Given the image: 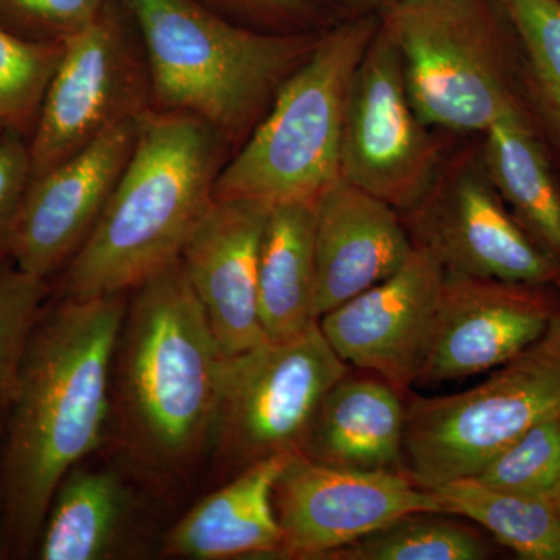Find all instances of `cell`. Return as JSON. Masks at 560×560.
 I'll use <instances>...</instances> for the list:
<instances>
[{
	"instance_id": "cell-1",
	"label": "cell",
	"mask_w": 560,
	"mask_h": 560,
	"mask_svg": "<svg viewBox=\"0 0 560 560\" xmlns=\"http://www.w3.org/2000/svg\"><path fill=\"white\" fill-rule=\"evenodd\" d=\"M128 293H50L22 359L2 433L0 559L35 558L51 497L109 442L110 364Z\"/></svg>"
},
{
	"instance_id": "cell-2",
	"label": "cell",
	"mask_w": 560,
	"mask_h": 560,
	"mask_svg": "<svg viewBox=\"0 0 560 560\" xmlns=\"http://www.w3.org/2000/svg\"><path fill=\"white\" fill-rule=\"evenodd\" d=\"M224 357L179 260L128 293L108 445L147 488L187 481L209 458Z\"/></svg>"
},
{
	"instance_id": "cell-3",
	"label": "cell",
	"mask_w": 560,
	"mask_h": 560,
	"mask_svg": "<svg viewBox=\"0 0 560 560\" xmlns=\"http://www.w3.org/2000/svg\"><path fill=\"white\" fill-rule=\"evenodd\" d=\"M221 140L189 114L149 108L108 205L79 253L54 280L70 300L130 293L179 260L213 201Z\"/></svg>"
},
{
	"instance_id": "cell-4",
	"label": "cell",
	"mask_w": 560,
	"mask_h": 560,
	"mask_svg": "<svg viewBox=\"0 0 560 560\" xmlns=\"http://www.w3.org/2000/svg\"><path fill=\"white\" fill-rule=\"evenodd\" d=\"M149 70L151 108L189 114L242 143L319 36L265 32L200 0H120Z\"/></svg>"
},
{
	"instance_id": "cell-5",
	"label": "cell",
	"mask_w": 560,
	"mask_h": 560,
	"mask_svg": "<svg viewBox=\"0 0 560 560\" xmlns=\"http://www.w3.org/2000/svg\"><path fill=\"white\" fill-rule=\"evenodd\" d=\"M381 25L363 14L319 36L283 81L241 150L221 168L215 200L275 208L312 202L340 178L342 128L353 73Z\"/></svg>"
},
{
	"instance_id": "cell-6",
	"label": "cell",
	"mask_w": 560,
	"mask_h": 560,
	"mask_svg": "<svg viewBox=\"0 0 560 560\" xmlns=\"http://www.w3.org/2000/svg\"><path fill=\"white\" fill-rule=\"evenodd\" d=\"M558 412L560 315L489 381L407 405L405 474L423 489L475 477L526 430Z\"/></svg>"
},
{
	"instance_id": "cell-7",
	"label": "cell",
	"mask_w": 560,
	"mask_h": 560,
	"mask_svg": "<svg viewBox=\"0 0 560 560\" xmlns=\"http://www.w3.org/2000/svg\"><path fill=\"white\" fill-rule=\"evenodd\" d=\"M378 18L427 127L486 132L517 106L485 0H393Z\"/></svg>"
},
{
	"instance_id": "cell-8",
	"label": "cell",
	"mask_w": 560,
	"mask_h": 560,
	"mask_svg": "<svg viewBox=\"0 0 560 560\" xmlns=\"http://www.w3.org/2000/svg\"><path fill=\"white\" fill-rule=\"evenodd\" d=\"M349 372L319 320L287 340L224 357L209 460L224 481L257 460L300 452L320 401Z\"/></svg>"
},
{
	"instance_id": "cell-9",
	"label": "cell",
	"mask_w": 560,
	"mask_h": 560,
	"mask_svg": "<svg viewBox=\"0 0 560 560\" xmlns=\"http://www.w3.org/2000/svg\"><path fill=\"white\" fill-rule=\"evenodd\" d=\"M149 108V70L138 32L124 3L108 0L86 28L62 43L28 140L32 178Z\"/></svg>"
},
{
	"instance_id": "cell-10",
	"label": "cell",
	"mask_w": 560,
	"mask_h": 560,
	"mask_svg": "<svg viewBox=\"0 0 560 560\" xmlns=\"http://www.w3.org/2000/svg\"><path fill=\"white\" fill-rule=\"evenodd\" d=\"M412 108L400 55L378 31L350 84L340 176L394 209L423 205L436 167V145Z\"/></svg>"
},
{
	"instance_id": "cell-11",
	"label": "cell",
	"mask_w": 560,
	"mask_h": 560,
	"mask_svg": "<svg viewBox=\"0 0 560 560\" xmlns=\"http://www.w3.org/2000/svg\"><path fill=\"white\" fill-rule=\"evenodd\" d=\"M272 501L282 533L276 559L327 560L404 515L445 514L440 495L405 471L345 469L300 452L280 471Z\"/></svg>"
},
{
	"instance_id": "cell-12",
	"label": "cell",
	"mask_w": 560,
	"mask_h": 560,
	"mask_svg": "<svg viewBox=\"0 0 560 560\" xmlns=\"http://www.w3.org/2000/svg\"><path fill=\"white\" fill-rule=\"evenodd\" d=\"M445 278L433 250L415 243L388 279L320 316V330L346 363L405 393L425 366Z\"/></svg>"
},
{
	"instance_id": "cell-13",
	"label": "cell",
	"mask_w": 560,
	"mask_h": 560,
	"mask_svg": "<svg viewBox=\"0 0 560 560\" xmlns=\"http://www.w3.org/2000/svg\"><path fill=\"white\" fill-rule=\"evenodd\" d=\"M138 119L114 125L79 153L32 178L10 259L51 282L79 253L108 205L132 147Z\"/></svg>"
},
{
	"instance_id": "cell-14",
	"label": "cell",
	"mask_w": 560,
	"mask_h": 560,
	"mask_svg": "<svg viewBox=\"0 0 560 560\" xmlns=\"http://www.w3.org/2000/svg\"><path fill=\"white\" fill-rule=\"evenodd\" d=\"M530 287L447 272L419 382L482 374L503 366L539 340L556 313Z\"/></svg>"
},
{
	"instance_id": "cell-15",
	"label": "cell",
	"mask_w": 560,
	"mask_h": 560,
	"mask_svg": "<svg viewBox=\"0 0 560 560\" xmlns=\"http://www.w3.org/2000/svg\"><path fill=\"white\" fill-rule=\"evenodd\" d=\"M270 209L259 202L213 198L179 256L226 357L267 341L257 307V271Z\"/></svg>"
},
{
	"instance_id": "cell-16",
	"label": "cell",
	"mask_w": 560,
	"mask_h": 560,
	"mask_svg": "<svg viewBox=\"0 0 560 560\" xmlns=\"http://www.w3.org/2000/svg\"><path fill=\"white\" fill-rule=\"evenodd\" d=\"M415 243L396 209L341 176L315 202V316L394 275Z\"/></svg>"
},
{
	"instance_id": "cell-17",
	"label": "cell",
	"mask_w": 560,
	"mask_h": 560,
	"mask_svg": "<svg viewBox=\"0 0 560 560\" xmlns=\"http://www.w3.org/2000/svg\"><path fill=\"white\" fill-rule=\"evenodd\" d=\"M418 237L448 275L534 287L556 278L550 257L526 237L477 175L460 176L420 215Z\"/></svg>"
},
{
	"instance_id": "cell-18",
	"label": "cell",
	"mask_w": 560,
	"mask_h": 560,
	"mask_svg": "<svg viewBox=\"0 0 560 560\" xmlns=\"http://www.w3.org/2000/svg\"><path fill=\"white\" fill-rule=\"evenodd\" d=\"M136 480L120 459L97 466L88 458L73 466L51 497L35 558L114 560L138 555L143 508Z\"/></svg>"
},
{
	"instance_id": "cell-19",
	"label": "cell",
	"mask_w": 560,
	"mask_h": 560,
	"mask_svg": "<svg viewBox=\"0 0 560 560\" xmlns=\"http://www.w3.org/2000/svg\"><path fill=\"white\" fill-rule=\"evenodd\" d=\"M293 453L250 464L198 501L162 536V555L194 560L278 558L282 533L272 492Z\"/></svg>"
},
{
	"instance_id": "cell-20",
	"label": "cell",
	"mask_w": 560,
	"mask_h": 560,
	"mask_svg": "<svg viewBox=\"0 0 560 560\" xmlns=\"http://www.w3.org/2000/svg\"><path fill=\"white\" fill-rule=\"evenodd\" d=\"M381 377H350L320 401L300 453L318 463L355 470L405 471L407 405Z\"/></svg>"
},
{
	"instance_id": "cell-21",
	"label": "cell",
	"mask_w": 560,
	"mask_h": 560,
	"mask_svg": "<svg viewBox=\"0 0 560 560\" xmlns=\"http://www.w3.org/2000/svg\"><path fill=\"white\" fill-rule=\"evenodd\" d=\"M315 205L270 209L257 271V307L267 340H287L315 323Z\"/></svg>"
},
{
	"instance_id": "cell-22",
	"label": "cell",
	"mask_w": 560,
	"mask_h": 560,
	"mask_svg": "<svg viewBox=\"0 0 560 560\" xmlns=\"http://www.w3.org/2000/svg\"><path fill=\"white\" fill-rule=\"evenodd\" d=\"M490 178L539 241L560 253V194L518 106L486 130Z\"/></svg>"
},
{
	"instance_id": "cell-23",
	"label": "cell",
	"mask_w": 560,
	"mask_h": 560,
	"mask_svg": "<svg viewBox=\"0 0 560 560\" xmlns=\"http://www.w3.org/2000/svg\"><path fill=\"white\" fill-rule=\"evenodd\" d=\"M445 514L477 523L526 560H560V510L552 501L489 488L475 478L433 489Z\"/></svg>"
},
{
	"instance_id": "cell-24",
	"label": "cell",
	"mask_w": 560,
	"mask_h": 560,
	"mask_svg": "<svg viewBox=\"0 0 560 560\" xmlns=\"http://www.w3.org/2000/svg\"><path fill=\"white\" fill-rule=\"evenodd\" d=\"M441 512L404 515L327 560H481L489 547L480 534Z\"/></svg>"
},
{
	"instance_id": "cell-25",
	"label": "cell",
	"mask_w": 560,
	"mask_h": 560,
	"mask_svg": "<svg viewBox=\"0 0 560 560\" xmlns=\"http://www.w3.org/2000/svg\"><path fill=\"white\" fill-rule=\"evenodd\" d=\"M62 43H36L0 25V130L31 140Z\"/></svg>"
},
{
	"instance_id": "cell-26",
	"label": "cell",
	"mask_w": 560,
	"mask_h": 560,
	"mask_svg": "<svg viewBox=\"0 0 560 560\" xmlns=\"http://www.w3.org/2000/svg\"><path fill=\"white\" fill-rule=\"evenodd\" d=\"M471 478L501 492L558 504L560 412L530 427Z\"/></svg>"
},
{
	"instance_id": "cell-27",
	"label": "cell",
	"mask_w": 560,
	"mask_h": 560,
	"mask_svg": "<svg viewBox=\"0 0 560 560\" xmlns=\"http://www.w3.org/2000/svg\"><path fill=\"white\" fill-rule=\"evenodd\" d=\"M51 282L0 261V434L3 433L20 377L22 359Z\"/></svg>"
},
{
	"instance_id": "cell-28",
	"label": "cell",
	"mask_w": 560,
	"mask_h": 560,
	"mask_svg": "<svg viewBox=\"0 0 560 560\" xmlns=\"http://www.w3.org/2000/svg\"><path fill=\"white\" fill-rule=\"evenodd\" d=\"M521 38L534 92L560 140V0H497Z\"/></svg>"
},
{
	"instance_id": "cell-29",
	"label": "cell",
	"mask_w": 560,
	"mask_h": 560,
	"mask_svg": "<svg viewBox=\"0 0 560 560\" xmlns=\"http://www.w3.org/2000/svg\"><path fill=\"white\" fill-rule=\"evenodd\" d=\"M108 0H0V25L36 43H65L86 28Z\"/></svg>"
},
{
	"instance_id": "cell-30",
	"label": "cell",
	"mask_w": 560,
	"mask_h": 560,
	"mask_svg": "<svg viewBox=\"0 0 560 560\" xmlns=\"http://www.w3.org/2000/svg\"><path fill=\"white\" fill-rule=\"evenodd\" d=\"M31 180L28 139L20 132H0V261L10 259L22 201Z\"/></svg>"
},
{
	"instance_id": "cell-31",
	"label": "cell",
	"mask_w": 560,
	"mask_h": 560,
	"mask_svg": "<svg viewBox=\"0 0 560 560\" xmlns=\"http://www.w3.org/2000/svg\"><path fill=\"white\" fill-rule=\"evenodd\" d=\"M209 9L238 22L250 21L271 27L300 25L312 18L313 0H200Z\"/></svg>"
},
{
	"instance_id": "cell-32",
	"label": "cell",
	"mask_w": 560,
	"mask_h": 560,
	"mask_svg": "<svg viewBox=\"0 0 560 560\" xmlns=\"http://www.w3.org/2000/svg\"><path fill=\"white\" fill-rule=\"evenodd\" d=\"M341 2L361 14L375 13V11H381L383 7V0H341Z\"/></svg>"
},
{
	"instance_id": "cell-33",
	"label": "cell",
	"mask_w": 560,
	"mask_h": 560,
	"mask_svg": "<svg viewBox=\"0 0 560 560\" xmlns=\"http://www.w3.org/2000/svg\"><path fill=\"white\" fill-rule=\"evenodd\" d=\"M0 514H2V434H0Z\"/></svg>"
},
{
	"instance_id": "cell-34",
	"label": "cell",
	"mask_w": 560,
	"mask_h": 560,
	"mask_svg": "<svg viewBox=\"0 0 560 560\" xmlns=\"http://www.w3.org/2000/svg\"><path fill=\"white\" fill-rule=\"evenodd\" d=\"M388 2H393V0H383V5H385V3H388Z\"/></svg>"
},
{
	"instance_id": "cell-35",
	"label": "cell",
	"mask_w": 560,
	"mask_h": 560,
	"mask_svg": "<svg viewBox=\"0 0 560 560\" xmlns=\"http://www.w3.org/2000/svg\"><path fill=\"white\" fill-rule=\"evenodd\" d=\"M558 506H559V510H560V499H559V501H558Z\"/></svg>"
},
{
	"instance_id": "cell-36",
	"label": "cell",
	"mask_w": 560,
	"mask_h": 560,
	"mask_svg": "<svg viewBox=\"0 0 560 560\" xmlns=\"http://www.w3.org/2000/svg\"><path fill=\"white\" fill-rule=\"evenodd\" d=\"M0 132H2V130H0Z\"/></svg>"
},
{
	"instance_id": "cell-37",
	"label": "cell",
	"mask_w": 560,
	"mask_h": 560,
	"mask_svg": "<svg viewBox=\"0 0 560 560\" xmlns=\"http://www.w3.org/2000/svg\"><path fill=\"white\" fill-rule=\"evenodd\" d=\"M559 287H560V283H559Z\"/></svg>"
}]
</instances>
